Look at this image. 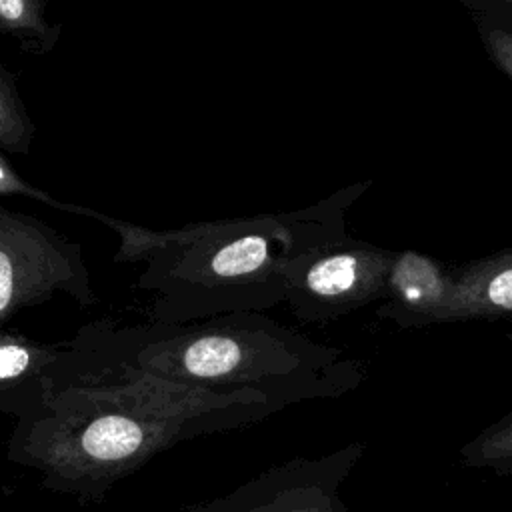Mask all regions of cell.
Masks as SVG:
<instances>
[{
    "label": "cell",
    "instance_id": "obj_12",
    "mask_svg": "<svg viewBox=\"0 0 512 512\" xmlns=\"http://www.w3.org/2000/svg\"><path fill=\"white\" fill-rule=\"evenodd\" d=\"M458 456L466 468L512 476V410L472 436Z\"/></svg>",
    "mask_w": 512,
    "mask_h": 512
},
{
    "label": "cell",
    "instance_id": "obj_3",
    "mask_svg": "<svg viewBox=\"0 0 512 512\" xmlns=\"http://www.w3.org/2000/svg\"><path fill=\"white\" fill-rule=\"evenodd\" d=\"M74 344L148 374L194 388L258 392L286 408L358 388L366 366L264 312L224 314L184 324H118L100 318L78 328Z\"/></svg>",
    "mask_w": 512,
    "mask_h": 512
},
{
    "label": "cell",
    "instance_id": "obj_15",
    "mask_svg": "<svg viewBox=\"0 0 512 512\" xmlns=\"http://www.w3.org/2000/svg\"><path fill=\"white\" fill-rule=\"evenodd\" d=\"M492 8L500 10V12H506V14H512V0H486Z\"/></svg>",
    "mask_w": 512,
    "mask_h": 512
},
{
    "label": "cell",
    "instance_id": "obj_14",
    "mask_svg": "<svg viewBox=\"0 0 512 512\" xmlns=\"http://www.w3.org/2000/svg\"><path fill=\"white\" fill-rule=\"evenodd\" d=\"M0 194H6V196H28L32 200H38V202H44L52 208H58V210H66V212H72V214H80V216H90L98 222L104 220V214L94 210V208H84V206H76V204H66V202H60L58 198L50 196L48 192L32 186L28 180H24L16 168L10 164V160L6 158L4 152H0Z\"/></svg>",
    "mask_w": 512,
    "mask_h": 512
},
{
    "label": "cell",
    "instance_id": "obj_9",
    "mask_svg": "<svg viewBox=\"0 0 512 512\" xmlns=\"http://www.w3.org/2000/svg\"><path fill=\"white\" fill-rule=\"evenodd\" d=\"M454 296L448 322L512 320V246L452 266Z\"/></svg>",
    "mask_w": 512,
    "mask_h": 512
},
{
    "label": "cell",
    "instance_id": "obj_2",
    "mask_svg": "<svg viewBox=\"0 0 512 512\" xmlns=\"http://www.w3.org/2000/svg\"><path fill=\"white\" fill-rule=\"evenodd\" d=\"M368 188L360 180L304 208L168 230L104 224L120 238L114 260L144 266L136 286L152 296L150 322L184 324L284 302L290 266L346 238V212Z\"/></svg>",
    "mask_w": 512,
    "mask_h": 512
},
{
    "label": "cell",
    "instance_id": "obj_13",
    "mask_svg": "<svg viewBox=\"0 0 512 512\" xmlns=\"http://www.w3.org/2000/svg\"><path fill=\"white\" fill-rule=\"evenodd\" d=\"M462 6L472 14L486 56L512 80V14L492 8L486 0H462Z\"/></svg>",
    "mask_w": 512,
    "mask_h": 512
},
{
    "label": "cell",
    "instance_id": "obj_6",
    "mask_svg": "<svg viewBox=\"0 0 512 512\" xmlns=\"http://www.w3.org/2000/svg\"><path fill=\"white\" fill-rule=\"evenodd\" d=\"M364 452L356 440L316 458L286 460L186 512H348L342 490Z\"/></svg>",
    "mask_w": 512,
    "mask_h": 512
},
{
    "label": "cell",
    "instance_id": "obj_10",
    "mask_svg": "<svg viewBox=\"0 0 512 512\" xmlns=\"http://www.w3.org/2000/svg\"><path fill=\"white\" fill-rule=\"evenodd\" d=\"M46 6V0H0V34L14 38L24 54H50L62 36V24L46 18Z\"/></svg>",
    "mask_w": 512,
    "mask_h": 512
},
{
    "label": "cell",
    "instance_id": "obj_11",
    "mask_svg": "<svg viewBox=\"0 0 512 512\" xmlns=\"http://www.w3.org/2000/svg\"><path fill=\"white\" fill-rule=\"evenodd\" d=\"M36 124L18 90L16 76L0 62V152L28 154Z\"/></svg>",
    "mask_w": 512,
    "mask_h": 512
},
{
    "label": "cell",
    "instance_id": "obj_1",
    "mask_svg": "<svg viewBox=\"0 0 512 512\" xmlns=\"http://www.w3.org/2000/svg\"><path fill=\"white\" fill-rule=\"evenodd\" d=\"M42 400L16 418L10 462L40 486L100 498L160 452L282 410L258 392L218 394L148 374L78 344Z\"/></svg>",
    "mask_w": 512,
    "mask_h": 512
},
{
    "label": "cell",
    "instance_id": "obj_4",
    "mask_svg": "<svg viewBox=\"0 0 512 512\" xmlns=\"http://www.w3.org/2000/svg\"><path fill=\"white\" fill-rule=\"evenodd\" d=\"M58 294L82 308L96 304L82 246L32 214L0 206V330Z\"/></svg>",
    "mask_w": 512,
    "mask_h": 512
},
{
    "label": "cell",
    "instance_id": "obj_7",
    "mask_svg": "<svg viewBox=\"0 0 512 512\" xmlns=\"http://www.w3.org/2000/svg\"><path fill=\"white\" fill-rule=\"evenodd\" d=\"M454 296L452 266L418 250H398L376 316L400 328L444 324Z\"/></svg>",
    "mask_w": 512,
    "mask_h": 512
},
{
    "label": "cell",
    "instance_id": "obj_8",
    "mask_svg": "<svg viewBox=\"0 0 512 512\" xmlns=\"http://www.w3.org/2000/svg\"><path fill=\"white\" fill-rule=\"evenodd\" d=\"M72 356V344H38L0 330V412L20 418L46 394Z\"/></svg>",
    "mask_w": 512,
    "mask_h": 512
},
{
    "label": "cell",
    "instance_id": "obj_5",
    "mask_svg": "<svg viewBox=\"0 0 512 512\" xmlns=\"http://www.w3.org/2000/svg\"><path fill=\"white\" fill-rule=\"evenodd\" d=\"M394 252L352 236L318 248L290 266L284 304L302 322H330L382 302Z\"/></svg>",
    "mask_w": 512,
    "mask_h": 512
}]
</instances>
